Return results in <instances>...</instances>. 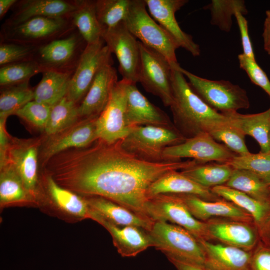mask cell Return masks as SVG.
Listing matches in <instances>:
<instances>
[{
  "label": "cell",
  "mask_w": 270,
  "mask_h": 270,
  "mask_svg": "<svg viewBox=\"0 0 270 270\" xmlns=\"http://www.w3.org/2000/svg\"><path fill=\"white\" fill-rule=\"evenodd\" d=\"M0 117L14 114L28 102L34 100V90L29 86V80L10 86H0Z\"/></svg>",
  "instance_id": "d590c367"
},
{
  "label": "cell",
  "mask_w": 270,
  "mask_h": 270,
  "mask_svg": "<svg viewBox=\"0 0 270 270\" xmlns=\"http://www.w3.org/2000/svg\"><path fill=\"white\" fill-rule=\"evenodd\" d=\"M74 28L70 18L36 17L16 26H3L1 42L40 46Z\"/></svg>",
  "instance_id": "52a82bcc"
},
{
  "label": "cell",
  "mask_w": 270,
  "mask_h": 270,
  "mask_svg": "<svg viewBox=\"0 0 270 270\" xmlns=\"http://www.w3.org/2000/svg\"><path fill=\"white\" fill-rule=\"evenodd\" d=\"M42 144L39 138L20 139L12 137L6 160L20 178L26 190L36 201L40 196L38 158Z\"/></svg>",
  "instance_id": "30bf717a"
},
{
  "label": "cell",
  "mask_w": 270,
  "mask_h": 270,
  "mask_svg": "<svg viewBox=\"0 0 270 270\" xmlns=\"http://www.w3.org/2000/svg\"><path fill=\"white\" fill-rule=\"evenodd\" d=\"M16 0H0V18L5 16L10 8L16 2Z\"/></svg>",
  "instance_id": "f907efd6"
},
{
  "label": "cell",
  "mask_w": 270,
  "mask_h": 270,
  "mask_svg": "<svg viewBox=\"0 0 270 270\" xmlns=\"http://www.w3.org/2000/svg\"><path fill=\"white\" fill-rule=\"evenodd\" d=\"M34 202L13 167L9 164L0 166L1 206L12 204Z\"/></svg>",
  "instance_id": "1f68e13d"
},
{
  "label": "cell",
  "mask_w": 270,
  "mask_h": 270,
  "mask_svg": "<svg viewBox=\"0 0 270 270\" xmlns=\"http://www.w3.org/2000/svg\"><path fill=\"white\" fill-rule=\"evenodd\" d=\"M209 134L214 140L222 142L236 155H244L250 152L246 144V135L232 124V120L216 128Z\"/></svg>",
  "instance_id": "60d3db41"
},
{
  "label": "cell",
  "mask_w": 270,
  "mask_h": 270,
  "mask_svg": "<svg viewBox=\"0 0 270 270\" xmlns=\"http://www.w3.org/2000/svg\"><path fill=\"white\" fill-rule=\"evenodd\" d=\"M240 31L243 54L246 56L255 59L252 44L248 30V22L240 12H236L234 14Z\"/></svg>",
  "instance_id": "f6af8a7d"
},
{
  "label": "cell",
  "mask_w": 270,
  "mask_h": 270,
  "mask_svg": "<svg viewBox=\"0 0 270 270\" xmlns=\"http://www.w3.org/2000/svg\"><path fill=\"white\" fill-rule=\"evenodd\" d=\"M208 235L226 245L248 250L254 246L256 236L248 226L238 222H219L207 224Z\"/></svg>",
  "instance_id": "4316f807"
},
{
  "label": "cell",
  "mask_w": 270,
  "mask_h": 270,
  "mask_svg": "<svg viewBox=\"0 0 270 270\" xmlns=\"http://www.w3.org/2000/svg\"><path fill=\"white\" fill-rule=\"evenodd\" d=\"M252 270H270V250H261L252 256Z\"/></svg>",
  "instance_id": "7dc6e473"
},
{
  "label": "cell",
  "mask_w": 270,
  "mask_h": 270,
  "mask_svg": "<svg viewBox=\"0 0 270 270\" xmlns=\"http://www.w3.org/2000/svg\"><path fill=\"white\" fill-rule=\"evenodd\" d=\"M176 270H210L204 266L189 263L174 258L168 259Z\"/></svg>",
  "instance_id": "681fc988"
},
{
  "label": "cell",
  "mask_w": 270,
  "mask_h": 270,
  "mask_svg": "<svg viewBox=\"0 0 270 270\" xmlns=\"http://www.w3.org/2000/svg\"><path fill=\"white\" fill-rule=\"evenodd\" d=\"M238 60L240 68L246 72L252 82L260 87L270 97V81L256 60L243 54L238 55Z\"/></svg>",
  "instance_id": "ee69618b"
},
{
  "label": "cell",
  "mask_w": 270,
  "mask_h": 270,
  "mask_svg": "<svg viewBox=\"0 0 270 270\" xmlns=\"http://www.w3.org/2000/svg\"><path fill=\"white\" fill-rule=\"evenodd\" d=\"M77 7L70 16L75 28H77L86 44H94L102 38V30L98 21L95 0H76Z\"/></svg>",
  "instance_id": "f546056e"
},
{
  "label": "cell",
  "mask_w": 270,
  "mask_h": 270,
  "mask_svg": "<svg viewBox=\"0 0 270 270\" xmlns=\"http://www.w3.org/2000/svg\"><path fill=\"white\" fill-rule=\"evenodd\" d=\"M226 164L234 169L250 171L270 184V152L236 155Z\"/></svg>",
  "instance_id": "f35d334b"
},
{
  "label": "cell",
  "mask_w": 270,
  "mask_h": 270,
  "mask_svg": "<svg viewBox=\"0 0 270 270\" xmlns=\"http://www.w3.org/2000/svg\"><path fill=\"white\" fill-rule=\"evenodd\" d=\"M84 198L90 209L116 226H135L148 232L152 226L154 222L152 220L142 217L110 200L100 196Z\"/></svg>",
  "instance_id": "cb8c5ba5"
},
{
  "label": "cell",
  "mask_w": 270,
  "mask_h": 270,
  "mask_svg": "<svg viewBox=\"0 0 270 270\" xmlns=\"http://www.w3.org/2000/svg\"><path fill=\"white\" fill-rule=\"evenodd\" d=\"M236 155L208 133L201 134L186 139L180 144L168 146L163 152L165 161L190 158L201 163L212 162L226 163Z\"/></svg>",
  "instance_id": "2e32d148"
},
{
  "label": "cell",
  "mask_w": 270,
  "mask_h": 270,
  "mask_svg": "<svg viewBox=\"0 0 270 270\" xmlns=\"http://www.w3.org/2000/svg\"><path fill=\"white\" fill-rule=\"evenodd\" d=\"M160 194H190L206 200L215 198L217 196L211 188L202 186L178 170L166 173L150 186L148 199Z\"/></svg>",
  "instance_id": "603a6c76"
},
{
  "label": "cell",
  "mask_w": 270,
  "mask_h": 270,
  "mask_svg": "<svg viewBox=\"0 0 270 270\" xmlns=\"http://www.w3.org/2000/svg\"><path fill=\"white\" fill-rule=\"evenodd\" d=\"M172 102L170 107L173 124L186 139L209 134L232 122L230 116L217 112L204 102L178 69H172Z\"/></svg>",
  "instance_id": "7a4b0ae2"
},
{
  "label": "cell",
  "mask_w": 270,
  "mask_h": 270,
  "mask_svg": "<svg viewBox=\"0 0 270 270\" xmlns=\"http://www.w3.org/2000/svg\"><path fill=\"white\" fill-rule=\"evenodd\" d=\"M154 246L168 258L204 266L206 254L198 240L186 229L164 221H155L149 232Z\"/></svg>",
  "instance_id": "5b68a950"
},
{
  "label": "cell",
  "mask_w": 270,
  "mask_h": 270,
  "mask_svg": "<svg viewBox=\"0 0 270 270\" xmlns=\"http://www.w3.org/2000/svg\"><path fill=\"white\" fill-rule=\"evenodd\" d=\"M38 46L1 42L0 65L33 60Z\"/></svg>",
  "instance_id": "7bdbcfd3"
},
{
  "label": "cell",
  "mask_w": 270,
  "mask_h": 270,
  "mask_svg": "<svg viewBox=\"0 0 270 270\" xmlns=\"http://www.w3.org/2000/svg\"><path fill=\"white\" fill-rule=\"evenodd\" d=\"M7 118L4 116L0 117V165L6 160L12 138L6 128Z\"/></svg>",
  "instance_id": "bcb514c9"
},
{
  "label": "cell",
  "mask_w": 270,
  "mask_h": 270,
  "mask_svg": "<svg viewBox=\"0 0 270 270\" xmlns=\"http://www.w3.org/2000/svg\"><path fill=\"white\" fill-rule=\"evenodd\" d=\"M76 7V0H18L12 7V14L3 26H16L36 17L70 18Z\"/></svg>",
  "instance_id": "d6986e66"
},
{
  "label": "cell",
  "mask_w": 270,
  "mask_h": 270,
  "mask_svg": "<svg viewBox=\"0 0 270 270\" xmlns=\"http://www.w3.org/2000/svg\"><path fill=\"white\" fill-rule=\"evenodd\" d=\"M191 214L198 220L213 216L230 218L238 221H248L250 215L236 206L224 201H207L190 194H178Z\"/></svg>",
  "instance_id": "d4e9b609"
},
{
  "label": "cell",
  "mask_w": 270,
  "mask_h": 270,
  "mask_svg": "<svg viewBox=\"0 0 270 270\" xmlns=\"http://www.w3.org/2000/svg\"><path fill=\"white\" fill-rule=\"evenodd\" d=\"M268 110H269L270 113V108L269 109H268Z\"/></svg>",
  "instance_id": "816d5d0a"
},
{
  "label": "cell",
  "mask_w": 270,
  "mask_h": 270,
  "mask_svg": "<svg viewBox=\"0 0 270 270\" xmlns=\"http://www.w3.org/2000/svg\"><path fill=\"white\" fill-rule=\"evenodd\" d=\"M197 163L194 160L150 162L126 152L121 140L108 143L98 139L86 147L61 152L42 166L62 188L83 197L105 198L150 219L146 206L151 184L168 172Z\"/></svg>",
  "instance_id": "6da1fadb"
},
{
  "label": "cell",
  "mask_w": 270,
  "mask_h": 270,
  "mask_svg": "<svg viewBox=\"0 0 270 270\" xmlns=\"http://www.w3.org/2000/svg\"><path fill=\"white\" fill-rule=\"evenodd\" d=\"M92 220L111 234L114 246L122 257H134L154 244L148 232L135 226H120L106 220L92 210Z\"/></svg>",
  "instance_id": "44dd1931"
},
{
  "label": "cell",
  "mask_w": 270,
  "mask_h": 270,
  "mask_svg": "<svg viewBox=\"0 0 270 270\" xmlns=\"http://www.w3.org/2000/svg\"><path fill=\"white\" fill-rule=\"evenodd\" d=\"M150 16L177 42L193 56H198L200 50L189 34L180 28L175 16L176 12L184 6L187 0H144Z\"/></svg>",
  "instance_id": "ac0fdd59"
},
{
  "label": "cell",
  "mask_w": 270,
  "mask_h": 270,
  "mask_svg": "<svg viewBox=\"0 0 270 270\" xmlns=\"http://www.w3.org/2000/svg\"><path fill=\"white\" fill-rule=\"evenodd\" d=\"M86 44L80 33L70 32L38 46L33 60L44 70L74 71Z\"/></svg>",
  "instance_id": "7c38bea8"
},
{
  "label": "cell",
  "mask_w": 270,
  "mask_h": 270,
  "mask_svg": "<svg viewBox=\"0 0 270 270\" xmlns=\"http://www.w3.org/2000/svg\"><path fill=\"white\" fill-rule=\"evenodd\" d=\"M78 106L66 96L52 106L44 130L46 136L56 134L80 120Z\"/></svg>",
  "instance_id": "e575fe53"
},
{
  "label": "cell",
  "mask_w": 270,
  "mask_h": 270,
  "mask_svg": "<svg viewBox=\"0 0 270 270\" xmlns=\"http://www.w3.org/2000/svg\"><path fill=\"white\" fill-rule=\"evenodd\" d=\"M140 65L138 82L148 92L158 97L165 106L172 102V68L168 60L156 51L138 41Z\"/></svg>",
  "instance_id": "9c48e42d"
},
{
  "label": "cell",
  "mask_w": 270,
  "mask_h": 270,
  "mask_svg": "<svg viewBox=\"0 0 270 270\" xmlns=\"http://www.w3.org/2000/svg\"><path fill=\"white\" fill-rule=\"evenodd\" d=\"M126 82L125 120L129 128L144 126L175 127L168 116L150 102L138 90L136 84Z\"/></svg>",
  "instance_id": "e0dca14e"
},
{
  "label": "cell",
  "mask_w": 270,
  "mask_h": 270,
  "mask_svg": "<svg viewBox=\"0 0 270 270\" xmlns=\"http://www.w3.org/2000/svg\"><path fill=\"white\" fill-rule=\"evenodd\" d=\"M112 61V52L103 39L96 44H86L71 78L66 96L79 105L97 73Z\"/></svg>",
  "instance_id": "8fae6325"
},
{
  "label": "cell",
  "mask_w": 270,
  "mask_h": 270,
  "mask_svg": "<svg viewBox=\"0 0 270 270\" xmlns=\"http://www.w3.org/2000/svg\"><path fill=\"white\" fill-rule=\"evenodd\" d=\"M204 8L210 12V23L220 30L228 32L232 26V17L236 12L248 13L244 0H212Z\"/></svg>",
  "instance_id": "74e56055"
},
{
  "label": "cell",
  "mask_w": 270,
  "mask_h": 270,
  "mask_svg": "<svg viewBox=\"0 0 270 270\" xmlns=\"http://www.w3.org/2000/svg\"><path fill=\"white\" fill-rule=\"evenodd\" d=\"M206 254L204 266L210 270H252V254L235 246L198 240Z\"/></svg>",
  "instance_id": "7402d4cb"
},
{
  "label": "cell",
  "mask_w": 270,
  "mask_h": 270,
  "mask_svg": "<svg viewBox=\"0 0 270 270\" xmlns=\"http://www.w3.org/2000/svg\"><path fill=\"white\" fill-rule=\"evenodd\" d=\"M124 22L130 33L146 46L156 51L169 62L172 69L180 66L176 40L148 14L144 0H131Z\"/></svg>",
  "instance_id": "3957f363"
},
{
  "label": "cell",
  "mask_w": 270,
  "mask_h": 270,
  "mask_svg": "<svg viewBox=\"0 0 270 270\" xmlns=\"http://www.w3.org/2000/svg\"><path fill=\"white\" fill-rule=\"evenodd\" d=\"M74 71L46 70L34 89V100L52 106L67 94Z\"/></svg>",
  "instance_id": "484cf974"
},
{
  "label": "cell",
  "mask_w": 270,
  "mask_h": 270,
  "mask_svg": "<svg viewBox=\"0 0 270 270\" xmlns=\"http://www.w3.org/2000/svg\"><path fill=\"white\" fill-rule=\"evenodd\" d=\"M102 38L118 60L122 80L138 82L140 65L138 41L126 26L124 22L110 30L102 32Z\"/></svg>",
  "instance_id": "4fadbf2b"
},
{
  "label": "cell",
  "mask_w": 270,
  "mask_h": 270,
  "mask_svg": "<svg viewBox=\"0 0 270 270\" xmlns=\"http://www.w3.org/2000/svg\"><path fill=\"white\" fill-rule=\"evenodd\" d=\"M98 117L80 119L64 130L52 136H46L40 150L39 158L42 166L62 152L86 147L98 140L96 124Z\"/></svg>",
  "instance_id": "9a60e30c"
},
{
  "label": "cell",
  "mask_w": 270,
  "mask_h": 270,
  "mask_svg": "<svg viewBox=\"0 0 270 270\" xmlns=\"http://www.w3.org/2000/svg\"><path fill=\"white\" fill-rule=\"evenodd\" d=\"M178 69L185 77L194 92L208 106L218 112L228 115L250 107L245 90L228 80H214L196 76L183 68Z\"/></svg>",
  "instance_id": "277c9868"
},
{
  "label": "cell",
  "mask_w": 270,
  "mask_h": 270,
  "mask_svg": "<svg viewBox=\"0 0 270 270\" xmlns=\"http://www.w3.org/2000/svg\"><path fill=\"white\" fill-rule=\"evenodd\" d=\"M233 170L228 164L212 162H198L181 170L180 172L202 186L212 188L224 185L231 176Z\"/></svg>",
  "instance_id": "4dcf8cb0"
},
{
  "label": "cell",
  "mask_w": 270,
  "mask_h": 270,
  "mask_svg": "<svg viewBox=\"0 0 270 270\" xmlns=\"http://www.w3.org/2000/svg\"><path fill=\"white\" fill-rule=\"evenodd\" d=\"M224 185L262 202H268L270 200V184L248 170L234 169Z\"/></svg>",
  "instance_id": "836d02e7"
},
{
  "label": "cell",
  "mask_w": 270,
  "mask_h": 270,
  "mask_svg": "<svg viewBox=\"0 0 270 270\" xmlns=\"http://www.w3.org/2000/svg\"><path fill=\"white\" fill-rule=\"evenodd\" d=\"M211 190L217 196L231 202L247 212L258 222L264 220L268 211V202L256 200L243 192L225 185L214 186Z\"/></svg>",
  "instance_id": "d6a6232c"
},
{
  "label": "cell",
  "mask_w": 270,
  "mask_h": 270,
  "mask_svg": "<svg viewBox=\"0 0 270 270\" xmlns=\"http://www.w3.org/2000/svg\"><path fill=\"white\" fill-rule=\"evenodd\" d=\"M186 139L175 127L154 126H136L121 140L122 147L126 152L143 160L160 162L164 149L180 144Z\"/></svg>",
  "instance_id": "8992f818"
},
{
  "label": "cell",
  "mask_w": 270,
  "mask_h": 270,
  "mask_svg": "<svg viewBox=\"0 0 270 270\" xmlns=\"http://www.w3.org/2000/svg\"><path fill=\"white\" fill-rule=\"evenodd\" d=\"M234 124L240 128L244 134L252 137L258 144L260 152H270V113L264 112L244 114L238 112L228 114Z\"/></svg>",
  "instance_id": "83f0119b"
},
{
  "label": "cell",
  "mask_w": 270,
  "mask_h": 270,
  "mask_svg": "<svg viewBox=\"0 0 270 270\" xmlns=\"http://www.w3.org/2000/svg\"><path fill=\"white\" fill-rule=\"evenodd\" d=\"M131 0H97L95 6L97 18L103 31L114 28L126 18Z\"/></svg>",
  "instance_id": "8d00e7d4"
},
{
  "label": "cell",
  "mask_w": 270,
  "mask_h": 270,
  "mask_svg": "<svg viewBox=\"0 0 270 270\" xmlns=\"http://www.w3.org/2000/svg\"><path fill=\"white\" fill-rule=\"evenodd\" d=\"M118 81L112 61L106 64L97 73L87 94L78 106L80 119L98 116L106 106L112 89Z\"/></svg>",
  "instance_id": "ffe728a7"
},
{
  "label": "cell",
  "mask_w": 270,
  "mask_h": 270,
  "mask_svg": "<svg viewBox=\"0 0 270 270\" xmlns=\"http://www.w3.org/2000/svg\"><path fill=\"white\" fill-rule=\"evenodd\" d=\"M266 17L264 24L262 38L264 48L265 51L270 55V10L266 12Z\"/></svg>",
  "instance_id": "c3c4849f"
},
{
  "label": "cell",
  "mask_w": 270,
  "mask_h": 270,
  "mask_svg": "<svg viewBox=\"0 0 270 270\" xmlns=\"http://www.w3.org/2000/svg\"><path fill=\"white\" fill-rule=\"evenodd\" d=\"M51 107L32 100L17 110L14 115L34 127L44 130L50 116Z\"/></svg>",
  "instance_id": "b9f144b4"
},
{
  "label": "cell",
  "mask_w": 270,
  "mask_h": 270,
  "mask_svg": "<svg viewBox=\"0 0 270 270\" xmlns=\"http://www.w3.org/2000/svg\"><path fill=\"white\" fill-rule=\"evenodd\" d=\"M47 192L54 204L62 210L82 218H91L92 210L85 198L58 185L44 172Z\"/></svg>",
  "instance_id": "f1b7e54d"
},
{
  "label": "cell",
  "mask_w": 270,
  "mask_h": 270,
  "mask_svg": "<svg viewBox=\"0 0 270 270\" xmlns=\"http://www.w3.org/2000/svg\"><path fill=\"white\" fill-rule=\"evenodd\" d=\"M146 210L154 222L164 221L178 225L190 232L198 240L208 235L207 224L196 218L178 194H160L150 198Z\"/></svg>",
  "instance_id": "ba28073f"
},
{
  "label": "cell",
  "mask_w": 270,
  "mask_h": 270,
  "mask_svg": "<svg viewBox=\"0 0 270 270\" xmlns=\"http://www.w3.org/2000/svg\"><path fill=\"white\" fill-rule=\"evenodd\" d=\"M44 72V69L34 60L0 66V86H10L30 80L34 76Z\"/></svg>",
  "instance_id": "ab89813d"
},
{
  "label": "cell",
  "mask_w": 270,
  "mask_h": 270,
  "mask_svg": "<svg viewBox=\"0 0 270 270\" xmlns=\"http://www.w3.org/2000/svg\"><path fill=\"white\" fill-rule=\"evenodd\" d=\"M126 82L121 80L114 86L108 102L96 119L98 139L108 143L124 138L130 132L126 122Z\"/></svg>",
  "instance_id": "5bb4252c"
}]
</instances>
